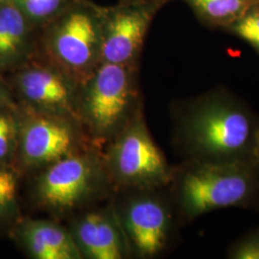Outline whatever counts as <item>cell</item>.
<instances>
[{
  "mask_svg": "<svg viewBox=\"0 0 259 259\" xmlns=\"http://www.w3.org/2000/svg\"><path fill=\"white\" fill-rule=\"evenodd\" d=\"M258 130L255 118L241 103L215 93L189 108L180 135L195 160H251Z\"/></svg>",
  "mask_w": 259,
  "mask_h": 259,
  "instance_id": "1",
  "label": "cell"
},
{
  "mask_svg": "<svg viewBox=\"0 0 259 259\" xmlns=\"http://www.w3.org/2000/svg\"><path fill=\"white\" fill-rule=\"evenodd\" d=\"M104 7L73 0L39 28L40 55L79 85L101 64Z\"/></svg>",
  "mask_w": 259,
  "mask_h": 259,
  "instance_id": "2",
  "label": "cell"
},
{
  "mask_svg": "<svg viewBox=\"0 0 259 259\" xmlns=\"http://www.w3.org/2000/svg\"><path fill=\"white\" fill-rule=\"evenodd\" d=\"M251 160H195L183 172L179 202L188 219L224 207L250 204L258 189Z\"/></svg>",
  "mask_w": 259,
  "mask_h": 259,
  "instance_id": "3",
  "label": "cell"
},
{
  "mask_svg": "<svg viewBox=\"0 0 259 259\" xmlns=\"http://www.w3.org/2000/svg\"><path fill=\"white\" fill-rule=\"evenodd\" d=\"M135 66L101 63L79 85L78 118L97 139H113L137 113Z\"/></svg>",
  "mask_w": 259,
  "mask_h": 259,
  "instance_id": "4",
  "label": "cell"
},
{
  "mask_svg": "<svg viewBox=\"0 0 259 259\" xmlns=\"http://www.w3.org/2000/svg\"><path fill=\"white\" fill-rule=\"evenodd\" d=\"M112 139L104 164L107 175L117 185L151 190L173 180V170L140 114H136Z\"/></svg>",
  "mask_w": 259,
  "mask_h": 259,
  "instance_id": "5",
  "label": "cell"
},
{
  "mask_svg": "<svg viewBox=\"0 0 259 259\" xmlns=\"http://www.w3.org/2000/svg\"><path fill=\"white\" fill-rule=\"evenodd\" d=\"M106 175L104 160L80 150L44 168L35 185L36 201L51 212L71 211L93 197Z\"/></svg>",
  "mask_w": 259,
  "mask_h": 259,
  "instance_id": "6",
  "label": "cell"
},
{
  "mask_svg": "<svg viewBox=\"0 0 259 259\" xmlns=\"http://www.w3.org/2000/svg\"><path fill=\"white\" fill-rule=\"evenodd\" d=\"M18 171L46 168L82 150L80 122L23 106H18Z\"/></svg>",
  "mask_w": 259,
  "mask_h": 259,
  "instance_id": "7",
  "label": "cell"
},
{
  "mask_svg": "<svg viewBox=\"0 0 259 259\" xmlns=\"http://www.w3.org/2000/svg\"><path fill=\"white\" fill-rule=\"evenodd\" d=\"M12 87L23 107L79 121V84L41 55H33L14 69ZM81 124V123H80Z\"/></svg>",
  "mask_w": 259,
  "mask_h": 259,
  "instance_id": "8",
  "label": "cell"
},
{
  "mask_svg": "<svg viewBox=\"0 0 259 259\" xmlns=\"http://www.w3.org/2000/svg\"><path fill=\"white\" fill-rule=\"evenodd\" d=\"M161 2H119L103 15L101 63L133 65L137 62Z\"/></svg>",
  "mask_w": 259,
  "mask_h": 259,
  "instance_id": "9",
  "label": "cell"
},
{
  "mask_svg": "<svg viewBox=\"0 0 259 259\" xmlns=\"http://www.w3.org/2000/svg\"><path fill=\"white\" fill-rule=\"evenodd\" d=\"M119 222L130 248L140 256L152 257L164 250L171 219L165 204L156 197L144 195L132 199Z\"/></svg>",
  "mask_w": 259,
  "mask_h": 259,
  "instance_id": "10",
  "label": "cell"
},
{
  "mask_svg": "<svg viewBox=\"0 0 259 259\" xmlns=\"http://www.w3.org/2000/svg\"><path fill=\"white\" fill-rule=\"evenodd\" d=\"M71 234L83 257L121 259L127 254L128 241L119 220L110 211L83 214L75 221Z\"/></svg>",
  "mask_w": 259,
  "mask_h": 259,
  "instance_id": "11",
  "label": "cell"
},
{
  "mask_svg": "<svg viewBox=\"0 0 259 259\" xmlns=\"http://www.w3.org/2000/svg\"><path fill=\"white\" fill-rule=\"evenodd\" d=\"M14 236L28 254L35 259H80L71 232L47 220L19 221Z\"/></svg>",
  "mask_w": 259,
  "mask_h": 259,
  "instance_id": "12",
  "label": "cell"
},
{
  "mask_svg": "<svg viewBox=\"0 0 259 259\" xmlns=\"http://www.w3.org/2000/svg\"><path fill=\"white\" fill-rule=\"evenodd\" d=\"M37 30L11 0L0 2V72L14 70L35 55Z\"/></svg>",
  "mask_w": 259,
  "mask_h": 259,
  "instance_id": "13",
  "label": "cell"
},
{
  "mask_svg": "<svg viewBox=\"0 0 259 259\" xmlns=\"http://www.w3.org/2000/svg\"><path fill=\"white\" fill-rule=\"evenodd\" d=\"M204 25L226 30L249 10L258 6L259 0H183Z\"/></svg>",
  "mask_w": 259,
  "mask_h": 259,
  "instance_id": "14",
  "label": "cell"
},
{
  "mask_svg": "<svg viewBox=\"0 0 259 259\" xmlns=\"http://www.w3.org/2000/svg\"><path fill=\"white\" fill-rule=\"evenodd\" d=\"M18 146L19 112L12 104L0 108V164L17 170Z\"/></svg>",
  "mask_w": 259,
  "mask_h": 259,
  "instance_id": "15",
  "label": "cell"
},
{
  "mask_svg": "<svg viewBox=\"0 0 259 259\" xmlns=\"http://www.w3.org/2000/svg\"><path fill=\"white\" fill-rule=\"evenodd\" d=\"M18 171L0 164V225L19 222Z\"/></svg>",
  "mask_w": 259,
  "mask_h": 259,
  "instance_id": "16",
  "label": "cell"
},
{
  "mask_svg": "<svg viewBox=\"0 0 259 259\" xmlns=\"http://www.w3.org/2000/svg\"><path fill=\"white\" fill-rule=\"evenodd\" d=\"M35 26L42 27L73 0H11Z\"/></svg>",
  "mask_w": 259,
  "mask_h": 259,
  "instance_id": "17",
  "label": "cell"
},
{
  "mask_svg": "<svg viewBox=\"0 0 259 259\" xmlns=\"http://www.w3.org/2000/svg\"><path fill=\"white\" fill-rule=\"evenodd\" d=\"M226 31L240 37L259 54V5L249 10Z\"/></svg>",
  "mask_w": 259,
  "mask_h": 259,
  "instance_id": "18",
  "label": "cell"
},
{
  "mask_svg": "<svg viewBox=\"0 0 259 259\" xmlns=\"http://www.w3.org/2000/svg\"><path fill=\"white\" fill-rule=\"evenodd\" d=\"M231 257L236 259H259V230L239 241L231 251Z\"/></svg>",
  "mask_w": 259,
  "mask_h": 259,
  "instance_id": "19",
  "label": "cell"
},
{
  "mask_svg": "<svg viewBox=\"0 0 259 259\" xmlns=\"http://www.w3.org/2000/svg\"><path fill=\"white\" fill-rule=\"evenodd\" d=\"M11 88L0 76V108L15 104L11 97Z\"/></svg>",
  "mask_w": 259,
  "mask_h": 259,
  "instance_id": "20",
  "label": "cell"
},
{
  "mask_svg": "<svg viewBox=\"0 0 259 259\" xmlns=\"http://www.w3.org/2000/svg\"><path fill=\"white\" fill-rule=\"evenodd\" d=\"M252 162L254 163V165L259 170V130L257 132V136H256V140H255V145L253 149V153H252V158H251Z\"/></svg>",
  "mask_w": 259,
  "mask_h": 259,
  "instance_id": "21",
  "label": "cell"
},
{
  "mask_svg": "<svg viewBox=\"0 0 259 259\" xmlns=\"http://www.w3.org/2000/svg\"><path fill=\"white\" fill-rule=\"evenodd\" d=\"M121 2H131V3H148V2H161L163 4L170 0H120Z\"/></svg>",
  "mask_w": 259,
  "mask_h": 259,
  "instance_id": "22",
  "label": "cell"
},
{
  "mask_svg": "<svg viewBox=\"0 0 259 259\" xmlns=\"http://www.w3.org/2000/svg\"><path fill=\"white\" fill-rule=\"evenodd\" d=\"M2 1H4V0H0V2H2Z\"/></svg>",
  "mask_w": 259,
  "mask_h": 259,
  "instance_id": "23",
  "label": "cell"
}]
</instances>
